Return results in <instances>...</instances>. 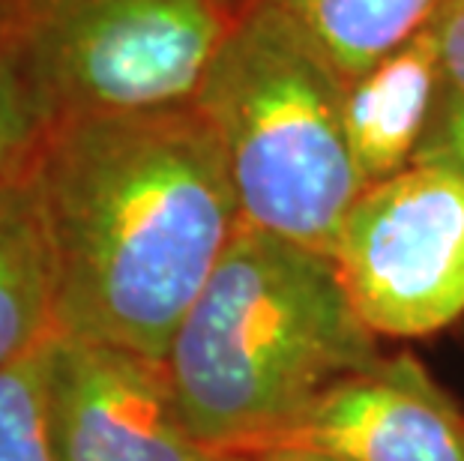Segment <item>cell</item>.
Masks as SVG:
<instances>
[{
    "mask_svg": "<svg viewBox=\"0 0 464 461\" xmlns=\"http://www.w3.org/2000/svg\"><path fill=\"white\" fill-rule=\"evenodd\" d=\"M57 332L165 360L243 225L195 105L57 120L34 168Z\"/></svg>",
    "mask_w": 464,
    "mask_h": 461,
    "instance_id": "obj_1",
    "label": "cell"
},
{
    "mask_svg": "<svg viewBox=\"0 0 464 461\" xmlns=\"http://www.w3.org/2000/svg\"><path fill=\"white\" fill-rule=\"evenodd\" d=\"M378 357L333 255L243 222L162 362L204 449L258 456L335 380Z\"/></svg>",
    "mask_w": 464,
    "mask_h": 461,
    "instance_id": "obj_2",
    "label": "cell"
},
{
    "mask_svg": "<svg viewBox=\"0 0 464 461\" xmlns=\"http://www.w3.org/2000/svg\"><path fill=\"white\" fill-rule=\"evenodd\" d=\"M228 159L246 225L333 255L365 189L344 126V82L273 6L237 18L192 102Z\"/></svg>",
    "mask_w": 464,
    "mask_h": 461,
    "instance_id": "obj_3",
    "label": "cell"
},
{
    "mask_svg": "<svg viewBox=\"0 0 464 461\" xmlns=\"http://www.w3.org/2000/svg\"><path fill=\"white\" fill-rule=\"evenodd\" d=\"M237 18L231 0H0V43L57 123L192 105Z\"/></svg>",
    "mask_w": 464,
    "mask_h": 461,
    "instance_id": "obj_4",
    "label": "cell"
},
{
    "mask_svg": "<svg viewBox=\"0 0 464 461\" xmlns=\"http://www.w3.org/2000/svg\"><path fill=\"white\" fill-rule=\"evenodd\" d=\"M333 261L374 336L422 339L464 315V178L413 168L365 186Z\"/></svg>",
    "mask_w": 464,
    "mask_h": 461,
    "instance_id": "obj_5",
    "label": "cell"
},
{
    "mask_svg": "<svg viewBox=\"0 0 464 461\" xmlns=\"http://www.w3.org/2000/svg\"><path fill=\"white\" fill-rule=\"evenodd\" d=\"M57 461H213L186 426L162 360L57 332L48 345Z\"/></svg>",
    "mask_w": 464,
    "mask_h": 461,
    "instance_id": "obj_6",
    "label": "cell"
},
{
    "mask_svg": "<svg viewBox=\"0 0 464 461\" xmlns=\"http://www.w3.org/2000/svg\"><path fill=\"white\" fill-rule=\"evenodd\" d=\"M279 447L335 461H464V410L408 351L324 392Z\"/></svg>",
    "mask_w": 464,
    "mask_h": 461,
    "instance_id": "obj_7",
    "label": "cell"
},
{
    "mask_svg": "<svg viewBox=\"0 0 464 461\" xmlns=\"http://www.w3.org/2000/svg\"><path fill=\"white\" fill-rule=\"evenodd\" d=\"M440 82L438 27L426 24L344 84V126L362 186L413 168Z\"/></svg>",
    "mask_w": 464,
    "mask_h": 461,
    "instance_id": "obj_8",
    "label": "cell"
},
{
    "mask_svg": "<svg viewBox=\"0 0 464 461\" xmlns=\"http://www.w3.org/2000/svg\"><path fill=\"white\" fill-rule=\"evenodd\" d=\"M57 336L54 270L34 178L0 189V369Z\"/></svg>",
    "mask_w": 464,
    "mask_h": 461,
    "instance_id": "obj_9",
    "label": "cell"
},
{
    "mask_svg": "<svg viewBox=\"0 0 464 461\" xmlns=\"http://www.w3.org/2000/svg\"><path fill=\"white\" fill-rule=\"evenodd\" d=\"M447 0H231L237 13L273 6L327 57L344 84L431 24Z\"/></svg>",
    "mask_w": 464,
    "mask_h": 461,
    "instance_id": "obj_10",
    "label": "cell"
},
{
    "mask_svg": "<svg viewBox=\"0 0 464 461\" xmlns=\"http://www.w3.org/2000/svg\"><path fill=\"white\" fill-rule=\"evenodd\" d=\"M52 339L34 354L0 369V461H57L48 414Z\"/></svg>",
    "mask_w": 464,
    "mask_h": 461,
    "instance_id": "obj_11",
    "label": "cell"
},
{
    "mask_svg": "<svg viewBox=\"0 0 464 461\" xmlns=\"http://www.w3.org/2000/svg\"><path fill=\"white\" fill-rule=\"evenodd\" d=\"M434 27L440 39L438 100L413 165L464 178V0H447Z\"/></svg>",
    "mask_w": 464,
    "mask_h": 461,
    "instance_id": "obj_12",
    "label": "cell"
},
{
    "mask_svg": "<svg viewBox=\"0 0 464 461\" xmlns=\"http://www.w3.org/2000/svg\"><path fill=\"white\" fill-rule=\"evenodd\" d=\"M52 126L54 117L43 96L18 57L0 43V189L34 178Z\"/></svg>",
    "mask_w": 464,
    "mask_h": 461,
    "instance_id": "obj_13",
    "label": "cell"
},
{
    "mask_svg": "<svg viewBox=\"0 0 464 461\" xmlns=\"http://www.w3.org/2000/svg\"><path fill=\"white\" fill-rule=\"evenodd\" d=\"M255 461H335L324 453H314V449H305V447H273V449H264V453L252 456Z\"/></svg>",
    "mask_w": 464,
    "mask_h": 461,
    "instance_id": "obj_14",
    "label": "cell"
},
{
    "mask_svg": "<svg viewBox=\"0 0 464 461\" xmlns=\"http://www.w3.org/2000/svg\"><path fill=\"white\" fill-rule=\"evenodd\" d=\"M213 461H255L252 456H216Z\"/></svg>",
    "mask_w": 464,
    "mask_h": 461,
    "instance_id": "obj_15",
    "label": "cell"
}]
</instances>
